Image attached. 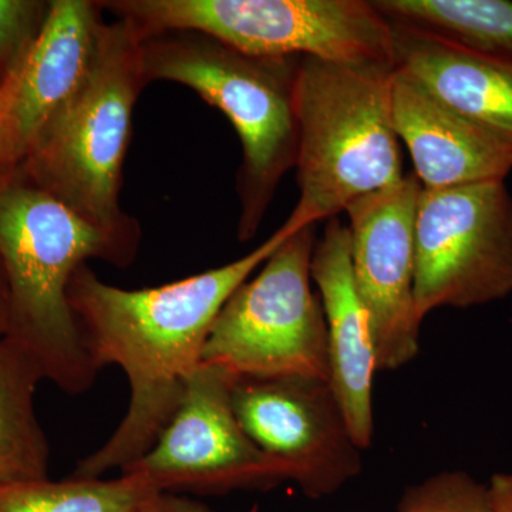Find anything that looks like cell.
<instances>
[{
	"label": "cell",
	"mask_w": 512,
	"mask_h": 512,
	"mask_svg": "<svg viewBox=\"0 0 512 512\" xmlns=\"http://www.w3.org/2000/svg\"><path fill=\"white\" fill-rule=\"evenodd\" d=\"M281 228L237 261L171 284L121 289L84 264L67 288L84 348L101 370L116 365L130 404L106 443L77 464L74 478L124 470L156 444L201 365L205 342L225 303L286 238Z\"/></svg>",
	"instance_id": "6da1fadb"
},
{
	"label": "cell",
	"mask_w": 512,
	"mask_h": 512,
	"mask_svg": "<svg viewBox=\"0 0 512 512\" xmlns=\"http://www.w3.org/2000/svg\"><path fill=\"white\" fill-rule=\"evenodd\" d=\"M137 251L77 217L20 171L0 185V265L9 293L5 338L70 396L86 393L99 373L70 308V279L90 259L127 268Z\"/></svg>",
	"instance_id": "7a4b0ae2"
},
{
	"label": "cell",
	"mask_w": 512,
	"mask_h": 512,
	"mask_svg": "<svg viewBox=\"0 0 512 512\" xmlns=\"http://www.w3.org/2000/svg\"><path fill=\"white\" fill-rule=\"evenodd\" d=\"M394 70L302 57L295 84L299 201L281 227L285 234L338 217L404 177Z\"/></svg>",
	"instance_id": "3957f363"
},
{
	"label": "cell",
	"mask_w": 512,
	"mask_h": 512,
	"mask_svg": "<svg viewBox=\"0 0 512 512\" xmlns=\"http://www.w3.org/2000/svg\"><path fill=\"white\" fill-rule=\"evenodd\" d=\"M302 56H259L192 30L143 39L147 83L190 87L221 110L242 144L237 175L239 241L255 237L298 156L295 84Z\"/></svg>",
	"instance_id": "277c9868"
},
{
	"label": "cell",
	"mask_w": 512,
	"mask_h": 512,
	"mask_svg": "<svg viewBox=\"0 0 512 512\" xmlns=\"http://www.w3.org/2000/svg\"><path fill=\"white\" fill-rule=\"evenodd\" d=\"M143 39L117 18L101 32L86 83L37 137L18 171L77 217L138 249V222L121 210L131 116L147 86Z\"/></svg>",
	"instance_id": "5b68a950"
},
{
	"label": "cell",
	"mask_w": 512,
	"mask_h": 512,
	"mask_svg": "<svg viewBox=\"0 0 512 512\" xmlns=\"http://www.w3.org/2000/svg\"><path fill=\"white\" fill-rule=\"evenodd\" d=\"M141 36L204 33L259 56H302L396 69L389 22L366 0H109Z\"/></svg>",
	"instance_id": "8992f818"
},
{
	"label": "cell",
	"mask_w": 512,
	"mask_h": 512,
	"mask_svg": "<svg viewBox=\"0 0 512 512\" xmlns=\"http://www.w3.org/2000/svg\"><path fill=\"white\" fill-rule=\"evenodd\" d=\"M316 225L286 235L218 313L201 365L232 379L328 380V330L312 288Z\"/></svg>",
	"instance_id": "52a82bcc"
},
{
	"label": "cell",
	"mask_w": 512,
	"mask_h": 512,
	"mask_svg": "<svg viewBox=\"0 0 512 512\" xmlns=\"http://www.w3.org/2000/svg\"><path fill=\"white\" fill-rule=\"evenodd\" d=\"M512 293V197L503 180L429 190L416 217L414 296L420 319Z\"/></svg>",
	"instance_id": "ba28073f"
},
{
	"label": "cell",
	"mask_w": 512,
	"mask_h": 512,
	"mask_svg": "<svg viewBox=\"0 0 512 512\" xmlns=\"http://www.w3.org/2000/svg\"><path fill=\"white\" fill-rule=\"evenodd\" d=\"M232 382L217 367L198 366L156 444L121 474L175 494L269 490L289 481L285 467L242 429L232 404Z\"/></svg>",
	"instance_id": "9c48e42d"
},
{
	"label": "cell",
	"mask_w": 512,
	"mask_h": 512,
	"mask_svg": "<svg viewBox=\"0 0 512 512\" xmlns=\"http://www.w3.org/2000/svg\"><path fill=\"white\" fill-rule=\"evenodd\" d=\"M232 404L249 439L285 467L305 497H330L362 471L363 450L328 380L235 379Z\"/></svg>",
	"instance_id": "30bf717a"
},
{
	"label": "cell",
	"mask_w": 512,
	"mask_h": 512,
	"mask_svg": "<svg viewBox=\"0 0 512 512\" xmlns=\"http://www.w3.org/2000/svg\"><path fill=\"white\" fill-rule=\"evenodd\" d=\"M419 178L365 195L346 208L350 261L375 343L377 372H394L419 355L423 320L416 309V217Z\"/></svg>",
	"instance_id": "8fae6325"
},
{
	"label": "cell",
	"mask_w": 512,
	"mask_h": 512,
	"mask_svg": "<svg viewBox=\"0 0 512 512\" xmlns=\"http://www.w3.org/2000/svg\"><path fill=\"white\" fill-rule=\"evenodd\" d=\"M100 2L53 0L28 55L0 80L10 161L15 170L47 124L79 93L103 32Z\"/></svg>",
	"instance_id": "7c38bea8"
},
{
	"label": "cell",
	"mask_w": 512,
	"mask_h": 512,
	"mask_svg": "<svg viewBox=\"0 0 512 512\" xmlns=\"http://www.w3.org/2000/svg\"><path fill=\"white\" fill-rule=\"evenodd\" d=\"M325 222L313 249L311 271L328 330L329 384L353 440L366 450L375 434L373 383L379 373L375 343L353 281L348 225L339 217Z\"/></svg>",
	"instance_id": "4fadbf2b"
},
{
	"label": "cell",
	"mask_w": 512,
	"mask_h": 512,
	"mask_svg": "<svg viewBox=\"0 0 512 512\" xmlns=\"http://www.w3.org/2000/svg\"><path fill=\"white\" fill-rule=\"evenodd\" d=\"M393 123L423 188L503 180L512 171V143L468 119L394 70Z\"/></svg>",
	"instance_id": "5bb4252c"
},
{
	"label": "cell",
	"mask_w": 512,
	"mask_h": 512,
	"mask_svg": "<svg viewBox=\"0 0 512 512\" xmlns=\"http://www.w3.org/2000/svg\"><path fill=\"white\" fill-rule=\"evenodd\" d=\"M392 28L396 70L512 143V62L468 52L410 26Z\"/></svg>",
	"instance_id": "9a60e30c"
},
{
	"label": "cell",
	"mask_w": 512,
	"mask_h": 512,
	"mask_svg": "<svg viewBox=\"0 0 512 512\" xmlns=\"http://www.w3.org/2000/svg\"><path fill=\"white\" fill-rule=\"evenodd\" d=\"M42 380L26 350L0 338V483L47 478L50 448L35 407Z\"/></svg>",
	"instance_id": "2e32d148"
},
{
	"label": "cell",
	"mask_w": 512,
	"mask_h": 512,
	"mask_svg": "<svg viewBox=\"0 0 512 512\" xmlns=\"http://www.w3.org/2000/svg\"><path fill=\"white\" fill-rule=\"evenodd\" d=\"M397 25L420 29L477 55L512 62V2L508 0H375Z\"/></svg>",
	"instance_id": "e0dca14e"
},
{
	"label": "cell",
	"mask_w": 512,
	"mask_h": 512,
	"mask_svg": "<svg viewBox=\"0 0 512 512\" xmlns=\"http://www.w3.org/2000/svg\"><path fill=\"white\" fill-rule=\"evenodd\" d=\"M156 490L128 474L114 480L70 477L0 483V512H128Z\"/></svg>",
	"instance_id": "ac0fdd59"
},
{
	"label": "cell",
	"mask_w": 512,
	"mask_h": 512,
	"mask_svg": "<svg viewBox=\"0 0 512 512\" xmlns=\"http://www.w3.org/2000/svg\"><path fill=\"white\" fill-rule=\"evenodd\" d=\"M396 512H493L488 485L464 471H443L407 488Z\"/></svg>",
	"instance_id": "d6986e66"
},
{
	"label": "cell",
	"mask_w": 512,
	"mask_h": 512,
	"mask_svg": "<svg viewBox=\"0 0 512 512\" xmlns=\"http://www.w3.org/2000/svg\"><path fill=\"white\" fill-rule=\"evenodd\" d=\"M49 3L0 0V77L6 79L23 62L45 23Z\"/></svg>",
	"instance_id": "ffe728a7"
},
{
	"label": "cell",
	"mask_w": 512,
	"mask_h": 512,
	"mask_svg": "<svg viewBox=\"0 0 512 512\" xmlns=\"http://www.w3.org/2000/svg\"><path fill=\"white\" fill-rule=\"evenodd\" d=\"M128 512H212L201 501L175 493H153Z\"/></svg>",
	"instance_id": "44dd1931"
},
{
	"label": "cell",
	"mask_w": 512,
	"mask_h": 512,
	"mask_svg": "<svg viewBox=\"0 0 512 512\" xmlns=\"http://www.w3.org/2000/svg\"><path fill=\"white\" fill-rule=\"evenodd\" d=\"M491 511L512 512V473H498L488 484Z\"/></svg>",
	"instance_id": "7402d4cb"
},
{
	"label": "cell",
	"mask_w": 512,
	"mask_h": 512,
	"mask_svg": "<svg viewBox=\"0 0 512 512\" xmlns=\"http://www.w3.org/2000/svg\"><path fill=\"white\" fill-rule=\"evenodd\" d=\"M15 171V167H13L9 156L5 103H3V93L2 89H0V185L6 183Z\"/></svg>",
	"instance_id": "603a6c76"
},
{
	"label": "cell",
	"mask_w": 512,
	"mask_h": 512,
	"mask_svg": "<svg viewBox=\"0 0 512 512\" xmlns=\"http://www.w3.org/2000/svg\"><path fill=\"white\" fill-rule=\"evenodd\" d=\"M9 325V293L5 274L0 265V338H5Z\"/></svg>",
	"instance_id": "cb8c5ba5"
}]
</instances>
